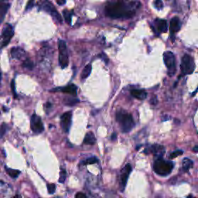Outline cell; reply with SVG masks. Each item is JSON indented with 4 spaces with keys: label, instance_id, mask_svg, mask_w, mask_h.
Returning <instances> with one entry per match:
<instances>
[{
    "label": "cell",
    "instance_id": "cell-1",
    "mask_svg": "<svg viewBox=\"0 0 198 198\" xmlns=\"http://www.w3.org/2000/svg\"><path fill=\"white\" fill-rule=\"evenodd\" d=\"M140 6V2L138 1L117 0L108 2L105 12L108 16L114 19L130 18L135 14Z\"/></svg>",
    "mask_w": 198,
    "mask_h": 198
},
{
    "label": "cell",
    "instance_id": "cell-2",
    "mask_svg": "<svg viewBox=\"0 0 198 198\" xmlns=\"http://www.w3.org/2000/svg\"><path fill=\"white\" fill-rule=\"evenodd\" d=\"M116 121L119 123L122 132L124 133L130 132L135 126V122L132 115L124 110H119L117 112Z\"/></svg>",
    "mask_w": 198,
    "mask_h": 198
},
{
    "label": "cell",
    "instance_id": "cell-3",
    "mask_svg": "<svg viewBox=\"0 0 198 198\" xmlns=\"http://www.w3.org/2000/svg\"><path fill=\"white\" fill-rule=\"evenodd\" d=\"M174 164L171 161H166L163 157H156L153 163V170L156 174L165 176L173 170Z\"/></svg>",
    "mask_w": 198,
    "mask_h": 198
},
{
    "label": "cell",
    "instance_id": "cell-4",
    "mask_svg": "<svg viewBox=\"0 0 198 198\" xmlns=\"http://www.w3.org/2000/svg\"><path fill=\"white\" fill-rule=\"evenodd\" d=\"M38 5H39V10H43V11L47 12L49 14H51L56 21L61 23V16H60V13L56 10L55 7H54V6L53 5V3L51 1H49V0H40Z\"/></svg>",
    "mask_w": 198,
    "mask_h": 198
},
{
    "label": "cell",
    "instance_id": "cell-5",
    "mask_svg": "<svg viewBox=\"0 0 198 198\" xmlns=\"http://www.w3.org/2000/svg\"><path fill=\"white\" fill-rule=\"evenodd\" d=\"M58 51H59V64L61 68H66L69 64V57H68V49L65 41L59 39L58 41Z\"/></svg>",
    "mask_w": 198,
    "mask_h": 198
},
{
    "label": "cell",
    "instance_id": "cell-6",
    "mask_svg": "<svg viewBox=\"0 0 198 198\" xmlns=\"http://www.w3.org/2000/svg\"><path fill=\"white\" fill-rule=\"evenodd\" d=\"M180 68L184 74H191L195 69V64L193 57L188 54H185L182 57Z\"/></svg>",
    "mask_w": 198,
    "mask_h": 198
},
{
    "label": "cell",
    "instance_id": "cell-7",
    "mask_svg": "<svg viewBox=\"0 0 198 198\" xmlns=\"http://www.w3.org/2000/svg\"><path fill=\"white\" fill-rule=\"evenodd\" d=\"M163 61L168 69L169 75H174L176 72V60L173 53L171 51H166L163 54Z\"/></svg>",
    "mask_w": 198,
    "mask_h": 198
},
{
    "label": "cell",
    "instance_id": "cell-8",
    "mask_svg": "<svg viewBox=\"0 0 198 198\" xmlns=\"http://www.w3.org/2000/svg\"><path fill=\"white\" fill-rule=\"evenodd\" d=\"M14 34L13 28L10 24H6L2 30V33L0 36V49L6 47L11 40Z\"/></svg>",
    "mask_w": 198,
    "mask_h": 198
},
{
    "label": "cell",
    "instance_id": "cell-9",
    "mask_svg": "<svg viewBox=\"0 0 198 198\" xmlns=\"http://www.w3.org/2000/svg\"><path fill=\"white\" fill-rule=\"evenodd\" d=\"M30 126H31L32 131L34 133H41L44 130V126L41 118L35 113L32 115L31 119H30Z\"/></svg>",
    "mask_w": 198,
    "mask_h": 198
},
{
    "label": "cell",
    "instance_id": "cell-10",
    "mask_svg": "<svg viewBox=\"0 0 198 198\" xmlns=\"http://www.w3.org/2000/svg\"><path fill=\"white\" fill-rule=\"evenodd\" d=\"M71 120H72V112H65L60 117V125L65 132H69L70 127L71 126Z\"/></svg>",
    "mask_w": 198,
    "mask_h": 198
},
{
    "label": "cell",
    "instance_id": "cell-11",
    "mask_svg": "<svg viewBox=\"0 0 198 198\" xmlns=\"http://www.w3.org/2000/svg\"><path fill=\"white\" fill-rule=\"evenodd\" d=\"M145 153L148 154V153H153L156 156V157H163V156L164 153H165V148L164 146H161V145L155 144L153 146H150L149 149H146L144 151Z\"/></svg>",
    "mask_w": 198,
    "mask_h": 198
},
{
    "label": "cell",
    "instance_id": "cell-12",
    "mask_svg": "<svg viewBox=\"0 0 198 198\" xmlns=\"http://www.w3.org/2000/svg\"><path fill=\"white\" fill-rule=\"evenodd\" d=\"M131 172H132V166L129 163L126 164V167H124V169L122 171L121 176H120V179H120V183H121L122 190H125V188H126V184H127L128 179H129V176L130 175Z\"/></svg>",
    "mask_w": 198,
    "mask_h": 198
},
{
    "label": "cell",
    "instance_id": "cell-13",
    "mask_svg": "<svg viewBox=\"0 0 198 198\" xmlns=\"http://www.w3.org/2000/svg\"><path fill=\"white\" fill-rule=\"evenodd\" d=\"M180 29V21L178 17H173L170 20V35H171L172 41L175 40V34L177 33Z\"/></svg>",
    "mask_w": 198,
    "mask_h": 198
},
{
    "label": "cell",
    "instance_id": "cell-14",
    "mask_svg": "<svg viewBox=\"0 0 198 198\" xmlns=\"http://www.w3.org/2000/svg\"><path fill=\"white\" fill-rule=\"evenodd\" d=\"M155 25H156V33H167V30H168V27H167V21L164 19H156L154 22Z\"/></svg>",
    "mask_w": 198,
    "mask_h": 198
},
{
    "label": "cell",
    "instance_id": "cell-15",
    "mask_svg": "<svg viewBox=\"0 0 198 198\" xmlns=\"http://www.w3.org/2000/svg\"><path fill=\"white\" fill-rule=\"evenodd\" d=\"M11 56L13 58L21 60L25 57L26 52L21 47H13L11 49Z\"/></svg>",
    "mask_w": 198,
    "mask_h": 198
},
{
    "label": "cell",
    "instance_id": "cell-16",
    "mask_svg": "<svg viewBox=\"0 0 198 198\" xmlns=\"http://www.w3.org/2000/svg\"><path fill=\"white\" fill-rule=\"evenodd\" d=\"M57 89H60V90H57L56 91H60L64 93H66V94H71V95H72L73 97H75V96L77 95V86L73 85V84H71V85H68V86L63 87V88H57Z\"/></svg>",
    "mask_w": 198,
    "mask_h": 198
},
{
    "label": "cell",
    "instance_id": "cell-17",
    "mask_svg": "<svg viewBox=\"0 0 198 198\" xmlns=\"http://www.w3.org/2000/svg\"><path fill=\"white\" fill-rule=\"evenodd\" d=\"M131 94L138 100H144L147 97V93L144 90L134 89L131 91Z\"/></svg>",
    "mask_w": 198,
    "mask_h": 198
},
{
    "label": "cell",
    "instance_id": "cell-18",
    "mask_svg": "<svg viewBox=\"0 0 198 198\" xmlns=\"http://www.w3.org/2000/svg\"><path fill=\"white\" fill-rule=\"evenodd\" d=\"M10 7V5L9 3H5V2H2V1H0V23L2 22V20L4 19L6 14Z\"/></svg>",
    "mask_w": 198,
    "mask_h": 198
},
{
    "label": "cell",
    "instance_id": "cell-19",
    "mask_svg": "<svg viewBox=\"0 0 198 198\" xmlns=\"http://www.w3.org/2000/svg\"><path fill=\"white\" fill-rule=\"evenodd\" d=\"M96 142V138L94 136V134L92 132H89L85 135L84 138V144L86 145H94Z\"/></svg>",
    "mask_w": 198,
    "mask_h": 198
},
{
    "label": "cell",
    "instance_id": "cell-20",
    "mask_svg": "<svg viewBox=\"0 0 198 198\" xmlns=\"http://www.w3.org/2000/svg\"><path fill=\"white\" fill-rule=\"evenodd\" d=\"M193 165V162L191 159H188V158H185L184 159L182 163V170L184 172H188L190 169L192 168Z\"/></svg>",
    "mask_w": 198,
    "mask_h": 198
},
{
    "label": "cell",
    "instance_id": "cell-21",
    "mask_svg": "<svg viewBox=\"0 0 198 198\" xmlns=\"http://www.w3.org/2000/svg\"><path fill=\"white\" fill-rule=\"evenodd\" d=\"M5 169H6V173H8L9 176H11V177L13 178V179L17 178L18 176H19V175L20 174V171H19V170H13V169L9 168V167H6Z\"/></svg>",
    "mask_w": 198,
    "mask_h": 198
},
{
    "label": "cell",
    "instance_id": "cell-22",
    "mask_svg": "<svg viewBox=\"0 0 198 198\" xmlns=\"http://www.w3.org/2000/svg\"><path fill=\"white\" fill-rule=\"evenodd\" d=\"M91 69H92V68H91V64L86 65V66H85V68H84L83 71H82L81 75H80L81 79H86L87 77H89V75L91 74Z\"/></svg>",
    "mask_w": 198,
    "mask_h": 198
},
{
    "label": "cell",
    "instance_id": "cell-23",
    "mask_svg": "<svg viewBox=\"0 0 198 198\" xmlns=\"http://www.w3.org/2000/svg\"><path fill=\"white\" fill-rule=\"evenodd\" d=\"M98 162V159L94 156H91V157L88 158L87 159H85V161L81 162V165H89V164H94Z\"/></svg>",
    "mask_w": 198,
    "mask_h": 198
},
{
    "label": "cell",
    "instance_id": "cell-24",
    "mask_svg": "<svg viewBox=\"0 0 198 198\" xmlns=\"http://www.w3.org/2000/svg\"><path fill=\"white\" fill-rule=\"evenodd\" d=\"M33 61H31V60H30V59H27V60H24L23 64V67L24 68H26V69H28V70H32L33 68Z\"/></svg>",
    "mask_w": 198,
    "mask_h": 198
},
{
    "label": "cell",
    "instance_id": "cell-25",
    "mask_svg": "<svg viewBox=\"0 0 198 198\" xmlns=\"http://www.w3.org/2000/svg\"><path fill=\"white\" fill-rule=\"evenodd\" d=\"M79 102L78 99L74 98V97L73 98H68L65 100V105L68 106H74V105L77 104Z\"/></svg>",
    "mask_w": 198,
    "mask_h": 198
},
{
    "label": "cell",
    "instance_id": "cell-26",
    "mask_svg": "<svg viewBox=\"0 0 198 198\" xmlns=\"http://www.w3.org/2000/svg\"><path fill=\"white\" fill-rule=\"evenodd\" d=\"M63 15L65 20H66V22L68 23L71 24V13H70L68 10H64L63 11Z\"/></svg>",
    "mask_w": 198,
    "mask_h": 198
},
{
    "label": "cell",
    "instance_id": "cell-27",
    "mask_svg": "<svg viewBox=\"0 0 198 198\" xmlns=\"http://www.w3.org/2000/svg\"><path fill=\"white\" fill-rule=\"evenodd\" d=\"M67 178V172L66 170L61 169L60 172V178H59V182L60 183H64L65 179Z\"/></svg>",
    "mask_w": 198,
    "mask_h": 198
},
{
    "label": "cell",
    "instance_id": "cell-28",
    "mask_svg": "<svg viewBox=\"0 0 198 198\" xmlns=\"http://www.w3.org/2000/svg\"><path fill=\"white\" fill-rule=\"evenodd\" d=\"M7 129H8L7 125L6 124V123H2L1 127H0V138H2V137L5 135L6 132L7 131Z\"/></svg>",
    "mask_w": 198,
    "mask_h": 198
},
{
    "label": "cell",
    "instance_id": "cell-29",
    "mask_svg": "<svg viewBox=\"0 0 198 198\" xmlns=\"http://www.w3.org/2000/svg\"><path fill=\"white\" fill-rule=\"evenodd\" d=\"M47 190H48V193L50 194H53L54 193L56 190V185L54 184H47Z\"/></svg>",
    "mask_w": 198,
    "mask_h": 198
},
{
    "label": "cell",
    "instance_id": "cell-30",
    "mask_svg": "<svg viewBox=\"0 0 198 198\" xmlns=\"http://www.w3.org/2000/svg\"><path fill=\"white\" fill-rule=\"evenodd\" d=\"M154 6L157 10H160L163 8V3L162 0H155Z\"/></svg>",
    "mask_w": 198,
    "mask_h": 198
},
{
    "label": "cell",
    "instance_id": "cell-31",
    "mask_svg": "<svg viewBox=\"0 0 198 198\" xmlns=\"http://www.w3.org/2000/svg\"><path fill=\"white\" fill-rule=\"evenodd\" d=\"M183 153H184V152H183L182 150H176V151L173 152V153H172L171 154H170V159H174V158H176V157H177V156L182 155Z\"/></svg>",
    "mask_w": 198,
    "mask_h": 198
},
{
    "label": "cell",
    "instance_id": "cell-32",
    "mask_svg": "<svg viewBox=\"0 0 198 198\" xmlns=\"http://www.w3.org/2000/svg\"><path fill=\"white\" fill-rule=\"evenodd\" d=\"M34 4H35L34 0H29L28 2H27V7H26V10H31V9L34 6Z\"/></svg>",
    "mask_w": 198,
    "mask_h": 198
},
{
    "label": "cell",
    "instance_id": "cell-33",
    "mask_svg": "<svg viewBox=\"0 0 198 198\" xmlns=\"http://www.w3.org/2000/svg\"><path fill=\"white\" fill-rule=\"evenodd\" d=\"M11 88H12V91H13V94H14V97H17V94H16V88H15L14 80H12Z\"/></svg>",
    "mask_w": 198,
    "mask_h": 198
},
{
    "label": "cell",
    "instance_id": "cell-34",
    "mask_svg": "<svg viewBox=\"0 0 198 198\" xmlns=\"http://www.w3.org/2000/svg\"><path fill=\"white\" fill-rule=\"evenodd\" d=\"M75 198H87V197H86V195H85V193L79 192V193H76Z\"/></svg>",
    "mask_w": 198,
    "mask_h": 198
},
{
    "label": "cell",
    "instance_id": "cell-35",
    "mask_svg": "<svg viewBox=\"0 0 198 198\" xmlns=\"http://www.w3.org/2000/svg\"><path fill=\"white\" fill-rule=\"evenodd\" d=\"M156 103H157V99H156V96H154V97H153V99L151 100V104L152 105H156Z\"/></svg>",
    "mask_w": 198,
    "mask_h": 198
},
{
    "label": "cell",
    "instance_id": "cell-36",
    "mask_svg": "<svg viewBox=\"0 0 198 198\" xmlns=\"http://www.w3.org/2000/svg\"><path fill=\"white\" fill-rule=\"evenodd\" d=\"M57 3H58L60 6L64 5L65 2H66V0H57Z\"/></svg>",
    "mask_w": 198,
    "mask_h": 198
},
{
    "label": "cell",
    "instance_id": "cell-37",
    "mask_svg": "<svg viewBox=\"0 0 198 198\" xmlns=\"http://www.w3.org/2000/svg\"><path fill=\"white\" fill-rule=\"evenodd\" d=\"M111 138H112V141H115V140L117 139V135L115 132H114V133L112 134V136H111Z\"/></svg>",
    "mask_w": 198,
    "mask_h": 198
},
{
    "label": "cell",
    "instance_id": "cell-38",
    "mask_svg": "<svg viewBox=\"0 0 198 198\" xmlns=\"http://www.w3.org/2000/svg\"><path fill=\"white\" fill-rule=\"evenodd\" d=\"M197 149H198V146H195V147L193 148V152H195V153H197V151H198Z\"/></svg>",
    "mask_w": 198,
    "mask_h": 198
},
{
    "label": "cell",
    "instance_id": "cell-39",
    "mask_svg": "<svg viewBox=\"0 0 198 198\" xmlns=\"http://www.w3.org/2000/svg\"><path fill=\"white\" fill-rule=\"evenodd\" d=\"M13 198H22V196H21V195H19V194H16V196H13Z\"/></svg>",
    "mask_w": 198,
    "mask_h": 198
},
{
    "label": "cell",
    "instance_id": "cell-40",
    "mask_svg": "<svg viewBox=\"0 0 198 198\" xmlns=\"http://www.w3.org/2000/svg\"><path fill=\"white\" fill-rule=\"evenodd\" d=\"M187 198H196V197H195V196H193V195H189V196H187Z\"/></svg>",
    "mask_w": 198,
    "mask_h": 198
},
{
    "label": "cell",
    "instance_id": "cell-41",
    "mask_svg": "<svg viewBox=\"0 0 198 198\" xmlns=\"http://www.w3.org/2000/svg\"><path fill=\"white\" fill-rule=\"evenodd\" d=\"M3 109H4V111H6V112H7V111H8V110H7L6 108V107H3Z\"/></svg>",
    "mask_w": 198,
    "mask_h": 198
},
{
    "label": "cell",
    "instance_id": "cell-42",
    "mask_svg": "<svg viewBox=\"0 0 198 198\" xmlns=\"http://www.w3.org/2000/svg\"><path fill=\"white\" fill-rule=\"evenodd\" d=\"M0 82H1V71H0Z\"/></svg>",
    "mask_w": 198,
    "mask_h": 198
},
{
    "label": "cell",
    "instance_id": "cell-43",
    "mask_svg": "<svg viewBox=\"0 0 198 198\" xmlns=\"http://www.w3.org/2000/svg\"><path fill=\"white\" fill-rule=\"evenodd\" d=\"M0 1H3V0H0Z\"/></svg>",
    "mask_w": 198,
    "mask_h": 198
}]
</instances>
